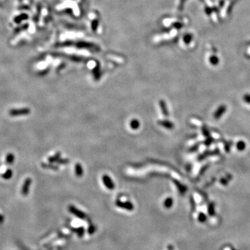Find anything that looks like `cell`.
Instances as JSON below:
<instances>
[{
  "label": "cell",
  "instance_id": "6da1fadb",
  "mask_svg": "<svg viewBox=\"0 0 250 250\" xmlns=\"http://www.w3.org/2000/svg\"><path fill=\"white\" fill-rule=\"evenodd\" d=\"M10 115L12 116L27 115L29 113V109L28 108H20V109H13L10 111Z\"/></svg>",
  "mask_w": 250,
  "mask_h": 250
},
{
  "label": "cell",
  "instance_id": "7a4b0ae2",
  "mask_svg": "<svg viewBox=\"0 0 250 250\" xmlns=\"http://www.w3.org/2000/svg\"><path fill=\"white\" fill-rule=\"evenodd\" d=\"M226 111V107L225 105H221L219 106V108L216 110V112L214 113V118L216 120H218L220 118L222 115L224 114V113Z\"/></svg>",
  "mask_w": 250,
  "mask_h": 250
},
{
  "label": "cell",
  "instance_id": "3957f363",
  "mask_svg": "<svg viewBox=\"0 0 250 250\" xmlns=\"http://www.w3.org/2000/svg\"><path fill=\"white\" fill-rule=\"evenodd\" d=\"M219 153V151L218 149H216V150H212V151H206L205 152L203 153L202 154L200 155L199 156L198 159L199 161H201V160H204V158H206L208 157V156H214V155H216V154H218Z\"/></svg>",
  "mask_w": 250,
  "mask_h": 250
},
{
  "label": "cell",
  "instance_id": "277c9868",
  "mask_svg": "<svg viewBox=\"0 0 250 250\" xmlns=\"http://www.w3.org/2000/svg\"><path fill=\"white\" fill-rule=\"evenodd\" d=\"M30 184H31V179L27 178L26 180H25L23 188H22V189H23V192L24 193H26L28 191V190H29V187L30 186Z\"/></svg>",
  "mask_w": 250,
  "mask_h": 250
},
{
  "label": "cell",
  "instance_id": "5b68a950",
  "mask_svg": "<svg viewBox=\"0 0 250 250\" xmlns=\"http://www.w3.org/2000/svg\"><path fill=\"white\" fill-rule=\"evenodd\" d=\"M236 147L239 151H243L246 147V144L243 141H239L236 144Z\"/></svg>",
  "mask_w": 250,
  "mask_h": 250
},
{
  "label": "cell",
  "instance_id": "8992f818",
  "mask_svg": "<svg viewBox=\"0 0 250 250\" xmlns=\"http://www.w3.org/2000/svg\"><path fill=\"white\" fill-rule=\"evenodd\" d=\"M232 178V176L231 175H227L225 177L222 178L220 180V183L222 185H226L227 183H229V181L231 180Z\"/></svg>",
  "mask_w": 250,
  "mask_h": 250
},
{
  "label": "cell",
  "instance_id": "52a82bcc",
  "mask_svg": "<svg viewBox=\"0 0 250 250\" xmlns=\"http://www.w3.org/2000/svg\"><path fill=\"white\" fill-rule=\"evenodd\" d=\"M14 161V156L12 154H9L6 156V163L9 164H11L13 163Z\"/></svg>",
  "mask_w": 250,
  "mask_h": 250
},
{
  "label": "cell",
  "instance_id": "ba28073f",
  "mask_svg": "<svg viewBox=\"0 0 250 250\" xmlns=\"http://www.w3.org/2000/svg\"><path fill=\"white\" fill-rule=\"evenodd\" d=\"M202 132L204 133V136H206V138H208V137H211L210 136V133H209V131H208L206 128L205 127H203L202 128Z\"/></svg>",
  "mask_w": 250,
  "mask_h": 250
},
{
  "label": "cell",
  "instance_id": "9c48e42d",
  "mask_svg": "<svg viewBox=\"0 0 250 250\" xmlns=\"http://www.w3.org/2000/svg\"><path fill=\"white\" fill-rule=\"evenodd\" d=\"M213 138H212L211 137H208V138H206V140H205V143H205V145L206 146H209L212 143H213Z\"/></svg>",
  "mask_w": 250,
  "mask_h": 250
},
{
  "label": "cell",
  "instance_id": "30bf717a",
  "mask_svg": "<svg viewBox=\"0 0 250 250\" xmlns=\"http://www.w3.org/2000/svg\"><path fill=\"white\" fill-rule=\"evenodd\" d=\"M243 100L246 103L250 104V95H249V94L245 95L244 97H243Z\"/></svg>",
  "mask_w": 250,
  "mask_h": 250
},
{
  "label": "cell",
  "instance_id": "8fae6325",
  "mask_svg": "<svg viewBox=\"0 0 250 250\" xmlns=\"http://www.w3.org/2000/svg\"><path fill=\"white\" fill-rule=\"evenodd\" d=\"M210 62H211V63H212L213 65H216L218 63V58L214 57V56L211 57L210 59Z\"/></svg>",
  "mask_w": 250,
  "mask_h": 250
},
{
  "label": "cell",
  "instance_id": "7c38bea8",
  "mask_svg": "<svg viewBox=\"0 0 250 250\" xmlns=\"http://www.w3.org/2000/svg\"><path fill=\"white\" fill-rule=\"evenodd\" d=\"M11 176H12V171L8 170L7 171V172H6V174H5L4 175H3V177L4 179H9Z\"/></svg>",
  "mask_w": 250,
  "mask_h": 250
},
{
  "label": "cell",
  "instance_id": "4fadbf2b",
  "mask_svg": "<svg viewBox=\"0 0 250 250\" xmlns=\"http://www.w3.org/2000/svg\"><path fill=\"white\" fill-rule=\"evenodd\" d=\"M230 147H231V143H225V145H224V148H225V150L226 152H229V150H230Z\"/></svg>",
  "mask_w": 250,
  "mask_h": 250
},
{
  "label": "cell",
  "instance_id": "5bb4252c",
  "mask_svg": "<svg viewBox=\"0 0 250 250\" xmlns=\"http://www.w3.org/2000/svg\"><path fill=\"white\" fill-rule=\"evenodd\" d=\"M208 168V165H206L205 166H204L202 168H201V170H200V172H201V175H202V174L204 172V171L206 170Z\"/></svg>",
  "mask_w": 250,
  "mask_h": 250
}]
</instances>
